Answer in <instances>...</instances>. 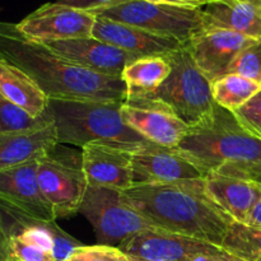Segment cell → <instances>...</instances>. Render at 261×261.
I'll list each match as a JSON object with an SVG mask.
<instances>
[{
	"label": "cell",
	"mask_w": 261,
	"mask_h": 261,
	"mask_svg": "<svg viewBox=\"0 0 261 261\" xmlns=\"http://www.w3.org/2000/svg\"><path fill=\"white\" fill-rule=\"evenodd\" d=\"M256 41L232 31L205 28L194 36L186 46L198 68L213 83L227 75L239 54Z\"/></svg>",
	"instance_id": "cell-14"
},
{
	"label": "cell",
	"mask_w": 261,
	"mask_h": 261,
	"mask_svg": "<svg viewBox=\"0 0 261 261\" xmlns=\"http://www.w3.org/2000/svg\"><path fill=\"white\" fill-rule=\"evenodd\" d=\"M133 175L134 186L204 178L203 173L175 149L150 142L133 153Z\"/></svg>",
	"instance_id": "cell-16"
},
{
	"label": "cell",
	"mask_w": 261,
	"mask_h": 261,
	"mask_svg": "<svg viewBox=\"0 0 261 261\" xmlns=\"http://www.w3.org/2000/svg\"><path fill=\"white\" fill-rule=\"evenodd\" d=\"M167 56H143L127 64L122 71L127 89V98H143L157 92L171 74Z\"/></svg>",
	"instance_id": "cell-23"
},
{
	"label": "cell",
	"mask_w": 261,
	"mask_h": 261,
	"mask_svg": "<svg viewBox=\"0 0 261 261\" xmlns=\"http://www.w3.org/2000/svg\"><path fill=\"white\" fill-rule=\"evenodd\" d=\"M0 55L36 79L50 99L124 102L127 89L121 76L89 70L24 40L13 23H2Z\"/></svg>",
	"instance_id": "cell-2"
},
{
	"label": "cell",
	"mask_w": 261,
	"mask_h": 261,
	"mask_svg": "<svg viewBox=\"0 0 261 261\" xmlns=\"http://www.w3.org/2000/svg\"><path fill=\"white\" fill-rule=\"evenodd\" d=\"M79 213L92 224L99 245L119 249L142 232L160 229L114 189L88 186Z\"/></svg>",
	"instance_id": "cell-6"
},
{
	"label": "cell",
	"mask_w": 261,
	"mask_h": 261,
	"mask_svg": "<svg viewBox=\"0 0 261 261\" xmlns=\"http://www.w3.org/2000/svg\"><path fill=\"white\" fill-rule=\"evenodd\" d=\"M2 236H14L27 244L53 252L56 261H66L71 252L82 246L55 222L37 221L2 204Z\"/></svg>",
	"instance_id": "cell-15"
},
{
	"label": "cell",
	"mask_w": 261,
	"mask_h": 261,
	"mask_svg": "<svg viewBox=\"0 0 261 261\" xmlns=\"http://www.w3.org/2000/svg\"><path fill=\"white\" fill-rule=\"evenodd\" d=\"M205 28L227 30L261 40V7L252 3L216 2L203 8Z\"/></svg>",
	"instance_id": "cell-22"
},
{
	"label": "cell",
	"mask_w": 261,
	"mask_h": 261,
	"mask_svg": "<svg viewBox=\"0 0 261 261\" xmlns=\"http://www.w3.org/2000/svg\"><path fill=\"white\" fill-rule=\"evenodd\" d=\"M176 152L204 175L261 166V140L244 129L233 112L216 103L189 132Z\"/></svg>",
	"instance_id": "cell-3"
},
{
	"label": "cell",
	"mask_w": 261,
	"mask_h": 261,
	"mask_svg": "<svg viewBox=\"0 0 261 261\" xmlns=\"http://www.w3.org/2000/svg\"><path fill=\"white\" fill-rule=\"evenodd\" d=\"M139 148L102 142L84 145L81 152L82 163L88 185L114 189L121 193L132 189L134 186L133 153Z\"/></svg>",
	"instance_id": "cell-12"
},
{
	"label": "cell",
	"mask_w": 261,
	"mask_h": 261,
	"mask_svg": "<svg viewBox=\"0 0 261 261\" xmlns=\"http://www.w3.org/2000/svg\"><path fill=\"white\" fill-rule=\"evenodd\" d=\"M59 144L55 121L27 132L0 134V170L40 161Z\"/></svg>",
	"instance_id": "cell-20"
},
{
	"label": "cell",
	"mask_w": 261,
	"mask_h": 261,
	"mask_svg": "<svg viewBox=\"0 0 261 261\" xmlns=\"http://www.w3.org/2000/svg\"><path fill=\"white\" fill-rule=\"evenodd\" d=\"M167 58L171 74L149 97L165 103L186 125L194 126L208 117L216 106L212 82L198 68L186 45Z\"/></svg>",
	"instance_id": "cell-5"
},
{
	"label": "cell",
	"mask_w": 261,
	"mask_h": 261,
	"mask_svg": "<svg viewBox=\"0 0 261 261\" xmlns=\"http://www.w3.org/2000/svg\"><path fill=\"white\" fill-rule=\"evenodd\" d=\"M228 2L233 3V2H244V3H252V4H256L259 5V7H261L260 4V0H228Z\"/></svg>",
	"instance_id": "cell-37"
},
{
	"label": "cell",
	"mask_w": 261,
	"mask_h": 261,
	"mask_svg": "<svg viewBox=\"0 0 261 261\" xmlns=\"http://www.w3.org/2000/svg\"><path fill=\"white\" fill-rule=\"evenodd\" d=\"M55 149L38 161V181L53 205L56 219L68 218L79 213L89 185L83 170L82 153L59 154Z\"/></svg>",
	"instance_id": "cell-8"
},
{
	"label": "cell",
	"mask_w": 261,
	"mask_h": 261,
	"mask_svg": "<svg viewBox=\"0 0 261 261\" xmlns=\"http://www.w3.org/2000/svg\"><path fill=\"white\" fill-rule=\"evenodd\" d=\"M222 247L244 261L257 259L261 256V227L233 222Z\"/></svg>",
	"instance_id": "cell-25"
},
{
	"label": "cell",
	"mask_w": 261,
	"mask_h": 261,
	"mask_svg": "<svg viewBox=\"0 0 261 261\" xmlns=\"http://www.w3.org/2000/svg\"><path fill=\"white\" fill-rule=\"evenodd\" d=\"M222 2H224V3H231V2H228V0H222Z\"/></svg>",
	"instance_id": "cell-39"
},
{
	"label": "cell",
	"mask_w": 261,
	"mask_h": 261,
	"mask_svg": "<svg viewBox=\"0 0 261 261\" xmlns=\"http://www.w3.org/2000/svg\"><path fill=\"white\" fill-rule=\"evenodd\" d=\"M190 261H244L239 257L233 256H217V255H199Z\"/></svg>",
	"instance_id": "cell-35"
},
{
	"label": "cell",
	"mask_w": 261,
	"mask_h": 261,
	"mask_svg": "<svg viewBox=\"0 0 261 261\" xmlns=\"http://www.w3.org/2000/svg\"><path fill=\"white\" fill-rule=\"evenodd\" d=\"M129 256V255H127ZM129 261H162V260H152V259H143V257L129 256Z\"/></svg>",
	"instance_id": "cell-36"
},
{
	"label": "cell",
	"mask_w": 261,
	"mask_h": 261,
	"mask_svg": "<svg viewBox=\"0 0 261 261\" xmlns=\"http://www.w3.org/2000/svg\"><path fill=\"white\" fill-rule=\"evenodd\" d=\"M260 4H261V0H260Z\"/></svg>",
	"instance_id": "cell-40"
},
{
	"label": "cell",
	"mask_w": 261,
	"mask_h": 261,
	"mask_svg": "<svg viewBox=\"0 0 261 261\" xmlns=\"http://www.w3.org/2000/svg\"><path fill=\"white\" fill-rule=\"evenodd\" d=\"M252 261H261V256H260V257H257V259H255V260H252Z\"/></svg>",
	"instance_id": "cell-38"
},
{
	"label": "cell",
	"mask_w": 261,
	"mask_h": 261,
	"mask_svg": "<svg viewBox=\"0 0 261 261\" xmlns=\"http://www.w3.org/2000/svg\"><path fill=\"white\" fill-rule=\"evenodd\" d=\"M204 181L211 198L234 222L246 223L261 199V185L249 178L222 172L209 173Z\"/></svg>",
	"instance_id": "cell-19"
},
{
	"label": "cell",
	"mask_w": 261,
	"mask_h": 261,
	"mask_svg": "<svg viewBox=\"0 0 261 261\" xmlns=\"http://www.w3.org/2000/svg\"><path fill=\"white\" fill-rule=\"evenodd\" d=\"M122 120L145 140L165 148H177L189 132L172 110L150 97L126 98L122 102Z\"/></svg>",
	"instance_id": "cell-10"
},
{
	"label": "cell",
	"mask_w": 261,
	"mask_h": 261,
	"mask_svg": "<svg viewBox=\"0 0 261 261\" xmlns=\"http://www.w3.org/2000/svg\"><path fill=\"white\" fill-rule=\"evenodd\" d=\"M54 121L55 120L50 107L45 114L36 117L22 107L0 97V134L27 132V130L46 126Z\"/></svg>",
	"instance_id": "cell-26"
},
{
	"label": "cell",
	"mask_w": 261,
	"mask_h": 261,
	"mask_svg": "<svg viewBox=\"0 0 261 261\" xmlns=\"http://www.w3.org/2000/svg\"><path fill=\"white\" fill-rule=\"evenodd\" d=\"M153 3H161V4L173 5V7L181 8H194V9H203L206 5L222 0H149Z\"/></svg>",
	"instance_id": "cell-32"
},
{
	"label": "cell",
	"mask_w": 261,
	"mask_h": 261,
	"mask_svg": "<svg viewBox=\"0 0 261 261\" xmlns=\"http://www.w3.org/2000/svg\"><path fill=\"white\" fill-rule=\"evenodd\" d=\"M37 171L38 161L0 170V200L33 219L55 222V212L41 189Z\"/></svg>",
	"instance_id": "cell-13"
},
{
	"label": "cell",
	"mask_w": 261,
	"mask_h": 261,
	"mask_svg": "<svg viewBox=\"0 0 261 261\" xmlns=\"http://www.w3.org/2000/svg\"><path fill=\"white\" fill-rule=\"evenodd\" d=\"M245 224H250V226H255V227H261V199L259 200V203L255 205V208L251 211L249 218H247V222Z\"/></svg>",
	"instance_id": "cell-34"
},
{
	"label": "cell",
	"mask_w": 261,
	"mask_h": 261,
	"mask_svg": "<svg viewBox=\"0 0 261 261\" xmlns=\"http://www.w3.org/2000/svg\"><path fill=\"white\" fill-rule=\"evenodd\" d=\"M2 261H56L53 252L14 236L2 239Z\"/></svg>",
	"instance_id": "cell-27"
},
{
	"label": "cell",
	"mask_w": 261,
	"mask_h": 261,
	"mask_svg": "<svg viewBox=\"0 0 261 261\" xmlns=\"http://www.w3.org/2000/svg\"><path fill=\"white\" fill-rule=\"evenodd\" d=\"M120 249L129 256L162 261H190L199 255L231 256L219 245L162 229H148Z\"/></svg>",
	"instance_id": "cell-11"
},
{
	"label": "cell",
	"mask_w": 261,
	"mask_h": 261,
	"mask_svg": "<svg viewBox=\"0 0 261 261\" xmlns=\"http://www.w3.org/2000/svg\"><path fill=\"white\" fill-rule=\"evenodd\" d=\"M66 261H129V256L121 249L107 245L83 246L74 250Z\"/></svg>",
	"instance_id": "cell-29"
},
{
	"label": "cell",
	"mask_w": 261,
	"mask_h": 261,
	"mask_svg": "<svg viewBox=\"0 0 261 261\" xmlns=\"http://www.w3.org/2000/svg\"><path fill=\"white\" fill-rule=\"evenodd\" d=\"M233 115L249 134L261 140V92Z\"/></svg>",
	"instance_id": "cell-30"
},
{
	"label": "cell",
	"mask_w": 261,
	"mask_h": 261,
	"mask_svg": "<svg viewBox=\"0 0 261 261\" xmlns=\"http://www.w3.org/2000/svg\"><path fill=\"white\" fill-rule=\"evenodd\" d=\"M212 92L217 105L234 112L261 92V83L229 73L212 83Z\"/></svg>",
	"instance_id": "cell-24"
},
{
	"label": "cell",
	"mask_w": 261,
	"mask_h": 261,
	"mask_svg": "<svg viewBox=\"0 0 261 261\" xmlns=\"http://www.w3.org/2000/svg\"><path fill=\"white\" fill-rule=\"evenodd\" d=\"M92 37L140 56H167L182 48L184 43L142 30L135 25L97 15Z\"/></svg>",
	"instance_id": "cell-18"
},
{
	"label": "cell",
	"mask_w": 261,
	"mask_h": 261,
	"mask_svg": "<svg viewBox=\"0 0 261 261\" xmlns=\"http://www.w3.org/2000/svg\"><path fill=\"white\" fill-rule=\"evenodd\" d=\"M229 73L261 83V40H257L239 54L229 68Z\"/></svg>",
	"instance_id": "cell-28"
},
{
	"label": "cell",
	"mask_w": 261,
	"mask_h": 261,
	"mask_svg": "<svg viewBox=\"0 0 261 261\" xmlns=\"http://www.w3.org/2000/svg\"><path fill=\"white\" fill-rule=\"evenodd\" d=\"M42 46L71 63L111 76H121L127 64L140 58L94 37L58 41Z\"/></svg>",
	"instance_id": "cell-17"
},
{
	"label": "cell",
	"mask_w": 261,
	"mask_h": 261,
	"mask_svg": "<svg viewBox=\"0 0 261 261\" xmlns=\"http://www.w3.org/2000/svg\"><path fill=\"white\" fill-rule=\"evenodd\" d=\"M94 15L135 25L184 45H188L194 36L205 30L203 9L173 7L149 0H127Z\"/></svg>",
	"instance_id": "cell-7"
},
{
	"label": "cell",
	"mask_w": 261,
	"mask_h": 261,
	"mask_svg": "<svg viewBox=\"0 0 261 261\" xmlns=\"http://www.w3.org/2000/svg\"><path fill=\"white\" fill-rule=\"evenodd\" d=\"M0 97L38 117L47 111L50 98L32 75L0 56Z\"/></svg>",
	"instance_id": "cell-21"
},
{
	"label": "cell",
	"mask_w": 261,
	"mask_h": 261,
	"mask_svg": "<svg viewBox=\"0 0 261 261\" xmlns=\"http://www.w3.org/2000/svg\"><path fill=\"white\" fill-rule=\"evenodd\" d=\"M222 173H228V175H234V176H240V177L249 178V180L255 181V182H257L259 185H261V166L245 168V170L227 171V172H222Z\"/></svg>",
	"instance_id": "cell-33"
},
{
	"label": "cell",
	"mask_w": 261,
	"mask_h": 261,
	"mask_svg": "<svg viewBox=\"0 0 261 261\" xmlns=\"http://www.w3.org/2000/svg\"><path fill=\"white\" fill-rule=\"evenodd\" d=\"M48 107L55 120L59 143L79 148L94 142L134 148L149 143L124 122L122 102L50 99Z\"/></svg>",
	"instance_id": "cell-4"
},
{
	"label": "cell",
	"mask_w": 261,
	"mask_h": 261,
	"mask_svg": "<svg viewBox=\"0 0 261 261\" xmlns=\"http://www.w3.org/2000/svg\"><path fill=\"white\" fill-rule=\"evenodd\" d=\"M97 15L60 3H46L15 24L24 40L37 45L92 37Z\"/></svg>",
	"instance_id": "cell-9"
},
{
	"label": "cell",
	"mask_w": 261,
	"mask_h": 261,
	"mask_svg": "<svg viewBox=\"0 0 261 261\" xmlns=\"http://www.w3.org/2000/svg\"><path fill=\"white\" fill-rule=\"evenodd\" d=\"M125 2H127V0H58V3H60V4L84 10V12H89L92 14H96L101 10L109 9V8Z\"/></svg>",
	"instance_id": "cell-31"
},
{
	"label": "cell",
	"mask_w": 261,
	"mask_h": 261,
	"mask_svg": "<svg viewBox=\"0 0 261 261\" xmlns=\"http://www.w3.org/2000/svg\"><path fill=\"white\" fill-rule=\"evenodd\" d=\"M122 196L157 228L219 246L234 222L211 198L204 178L138 185Z\"/></svg>",
	"instance_id": "cell-1"
}]
</instances>
